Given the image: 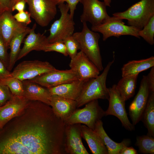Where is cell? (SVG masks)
Segmentation results:
<instances>
[{"instance_id": "cell-1", "label": "cell", "mask_w": 154, "mask_h": 154, "mask_svg": "<svg viewBox=\"0 0 154 154\" xmlns=\"http://www.w3.org/2000/svg\"><path fill=\"white\" fill-rule=\"evenodd\" d=\"M0 129V154H65V124L51 107L38 101L35 117Z\"/></svg>"}, {"instance_id": "cell-2", "label": "cell", "mask_w": 154, "mask_h": 154, "mask_svg": "<svg viewBox=\"0 0 154 154\" xmlns=\"http://www.w3.org/2000/svg\"><path fill=\"white\" fill-rule=\"evenodd\" d=\"M114 62V58L108 62L100 74L85 82L80 96L76 100L77 108L94 100H108L109 95L106 80L111 67Z\"/></svg>"}, {"instance_id": "cell-3", "label": "cell", "mask_w": 154, "mask_h": 154, "mask_svg": "<svg viewBox=\"0 0 154 154\" xmlns=\"http://www.w3.org/2000/svg\"><path fill=\"white\" fill-rule=\"evenodd\" d=\"M72 36L77 42L79 50L94 64L100 71L104 68L99 45V34L91 30L86 23H83L82 31L74 33Z\"/></svg>"}, {"instance_id": "cell-4", "label": "cell", "mask_w": 154, "mask_h": 154, "mask_svg": "<svg viewBox=\"0 0 154 154\" xmlns=\"http://www.w3.org/2000/svg\"><path fill=\"white\" fill-rule=\"evenodd\" d=\"M113 16L126 19L129 26L141 30L154 15V0H141L126 11L113 14Z\"/></svg>"}, {"instance_id": "cell-5", "label": "cell", "mask_w": 154, "mask_h": 154, "mask_svg": "<svg viewBox=\"0 0 154 154\" xmlns=\"http://www.w3.org/2000/svg\"><path fill=\"white\" fill-rule=\"evenodd\" d=\"M61 15L55 21L49 29L50 35L47 37L49 43L63 41L74 34L75 23L73 18L71 17L68 11L67 4L60 3L58 5Z\"/></svg>"}, {"instance_id": "cell-6", "label": "cell", "mask_w": 154, "mask_h": 154, "mask_svg": "<svg viewBox=\"0 0 154 154\" xmlns=\"http://www.w3.org/2000/svg\"><path fill=\"white\" fill-rule=\"evenodd\" d=\"M82 108L76 109L64 123L65 125L83 124L94 130L96 122L105 116V111L99 105L98 100L87 103Z\"/></svg>"}, {"instance_id": "cell-7", "label": "cell", "mask_w": 154, "mask_h": 154, "mask_svg": "<svg viewBox=\"0 0 154 154\" xmlns=\"http://www.w3.org/2000/svg\"><path fill=\"white\" fill-rule=\"evenodd\" d=\"M91 30L93 31L101 33L104 41L111 37L118 38L125 35L140 38L138 34L139 30L133 26L125 25L122 19L114 16H110L99 25L92 26Z\"/></svg>"}, {"instance_id": "cell-8", "label": "cell", "mask_w": 154, "mask_h": 154, "mask_svg": "<svg viewBox=\"0 0 154 154\" xmlns=\"http://www.w3.org/2000/svg\"><path fill=\"white\" fill-rule=\"evenodd\" d=\"M31 17L42 27H45L55 18L57 13L56 0H25Z\"/></svg>"}, {"instance_id": "cell-9", "label": "cell", "mask_w": 154, "mask_h": 154, "mask_svg": "<svg viewBox=\"0 0 154 154\" xmlns=\"http://www.w3.org/2000/svg\"><path fill=\"white\" fill-rule=\"evenodd\" d=\"M56 69L49 62L38 60L23 61L11 72L12 77L22 81L32 79Z\"/></svg>"}, {"instance_id": "cell-10", "label": "cell", "mask_w": 154, "mask_h": 154, "mask_svg": "<svg viewBox=\"0 0 154 154\" xmlns=\"http://www.w3.org/2000/svg\"><path fill=\"white\" fill-rule=\"evenodd\" d=\"M108 89L109 104L108 109L105 111V116H114L119 119L123 126L127 130H134L135 126L130 122L127 117L125 108V101L121 96L116 84L113 85Z\"/></svg>"}, {"instance_id": "cell-11", "label": "cell", "mask_w": 154, "mask_h": 154, "mask_svg": "<svg viewBox=\"0 0 154 154\" xmlns=\"http://www.w3.org/2000/svg\"><path fill=\"white\" fill-rule=\"evenodd\" d=\"M83 5V12L80 17L82 23L88 22L92 26L102 23L110 17L107 11L106 6L103 2L99 0H80Z\"/></svg>"}, {"instance_id": "cell-12", "label": "cell", "mask_w": 154, "mask_h": 154, "mask_svg": "<svg viewBox=\"0 0 154 154\" xmlns=\"http://www.w3.org/2000/svg\"><path fill=\"white\" fill-rule=\"evenodd\" d=\"M78 80L77 74L70 69L64 70L56 69L28 80L49 88Z\"/></svg>"}, {"instance_id": "cell-13", "label": "cell", "mask_w": 154, "mask_h": 154, "mask_svg": "<svg viewBox=\"0 0 154 154\" xmlns=\"http://www.w3.org/2000/svg\"><path fill=\"white\" fill-rule=\"evenodd\" d=\"M150 91L147 76H143L138 93L129 107V114L134 125L141 120Z\"/></svg>"}, {"instance_id": "cell-14", "label": "cell", "mask_w": 154, "mask_h": 154, "mask_svg": "<svg viewBox=\"0 0 154 154\" xmlns=\"http://www.w3.org/2000/svg\"><path fill=\"white\" fill-rule=\"evenodd\" d=\"M69 66L80 80H88L100 74V71L96 66L81 51L71 59Z\"/></svg>"}, {"instance_id": "cell-15", "label": "cell", "mask_w": 154, "mask_h": 154, "mask_svg": "<svg viewBox=\"0 0 154 154\" xmlns=\"http://www.w3.org/2000/svg\"><path fill=\"white\" fill-rule=\"evenodd\" d=\"M80 123L65 125L64 149L66 154H89L82 141Z\"/></svg>"}, {"instance_id": "cell-16", "label": "cell", "mask_w": 154, "mask_h": 154, "mask_svg": "<svg viewBox=\"0 0 154 154\" xmlns=\"http://www.w3.org/2000/svg\"><path fill=\"white\" fill-rule=\"evenodd\" d=\"M30 28L18 22L11 11H4L0 15V35L8 48L11 39L15 35Z\"/></svg>"}, {"instance_id": "cell-17", "label": "cell", "mask_w": 154, "mask_h": 154, "mask_svg": "<svg viewBox=\"0 0 154 154\" xmlns=\"http://www.w3.org/2000/svg\"><path fill=\"white\" fill-rule=\"evenodd\" d=\"M29 101L23 97L13 95L9 100L0 107V129L19 114L27 106Z\"/></svg>"}, {"instance_id": "cell-18", "label": "cell", "mask_w": 154, "mask_h": 154, "mask_svg": "<svg viewBox=\"0 0 154 154\" xmlns=\"http://www.w3.org/2000/svg\"><path fill=\"white\" fill-rule=\"evenodd\" d=\"M36 27V24H35L25 39L23 46L20 50L17 60L25 56L33 50L42 51L44 46L49 43L47 37L43 34L35 32Z\"/></svg>"}, {"instance_id": "cell-19", "label": "cell", "mask_w": 154, "mask_h": 154, "mask_svg": "<svg viewBox=\"0 0 154 154\" xmlns=\"http://www.w3.org/2000/svg\"><path fill=\"white\" fill-rule=\"evenodd\" d=\"M50 106L54 114L64 122L77 108L76 100L55 95L51 96Z\"/></svg>"}, {"instance_id": "cell-20", "label": "cell", "mask_w": 154, "mask_h": 154, "mask_svg": "<svg viewBox=\"0 0 154 154\" xmlns=\"http://www.w3.org/2000/svg\"><path fill=\"white\" fill-rule=\"evenodd\" d=\"M22 82L24 98L29 101H40L50 106L52 95L47 88L28 80Z\"/></svg>"}, {"instance_id": "cell-21", "label": "cell", "mask_w": 154, "mask_h": 154, "mask_svg": "<svg viewBox=\"0 0 154 154\" xmlns=\"http://www.w3.org/2000/svg\"><path fill=\"white\" fill-rule=\"evenodd\" d=\"M87 81L78 80L47 88L52 95H57L76 101Z\"/></svg>"}, {"instance_id": "cell-22", "label": "cell", "mask_w": 154, "mask_h": 154, "mask_svg": "<svg viewBox=\"0 0 154 154\" xmlns=\"http://www.w3.org/2000/svg\"><path fill=\"white\" fill-rule=\"evenodd\" d=\"M81 131L82 137L87 142L92 153L108 154L102 140L94 130L85 125H81Z\"/></svg>"}, {"instance_id": "cell-23", "label": "cell", "mask_w": 154, "mask_h": 154, "mask_svg": "<svg viewBox=\"0 0 154 154\" xmlns=\"http://www.w3.org/2000/svg\"><path fill=\"white\" fill-rule=\"evenodd\" d=\"M102 140L108 151V154H119L120 151L124 147H128L131 143L130 139H125L118 143L113 141L108 136L105 131L101 120L98 121L94 130Z\"/></svg>"}, {"instance_id": "cell-24", "label": "cell", "mask_w": 154, "mask_h": 154, "mask_svg": "<svg viewBox=\"0 0 154 154\" xmlns=\"http://www.w3.org/2000/svg\"><path fill=\"white\" fill-rule=\"evenodd\" d=\"M154 66V57L132 60L124 64L121 69L122 77L138 75L140 72Z\"/></svg>"}, {"instance_id": "cell-25", "label": "cell", "mask_w": 154, "mask_h": 154, "mask_svg": "<svg viewBox=\"0 0 154 154\" xmlns=\"http://www.w3.org/2000/svg\"><path fill=\"white\" fill-rule=\"evenodd\" d=\"M138 75L122 77L116 84L117 89L125 101L135 94Z\"/></svg>"}, {"instance_id": "cell-26", "label": "cell", "mask_w": 154, "mask_h": 154, "mask_svg": "<svg viewBox=\"0 0 154 154\" xmlns=\"http://www.w3.org/2000/svg\"><path fill=\"white\" fill-rule=\"evenodd\" d=\"M31 28L27 31L15 35L11 39L9 46L10 53L7 69L9 71L12 69L17 58L20 50L21 44L25 36L29 34Z\"/></svg>"}, {"instance_id": "cell-27", "label": "cell", "mask_w": 154, "mask_h": 154, "mask_svg": "<svg viewBox=\"0 0 154 154\" xmlns=\"http://www.w3.org/2000/svg\"><path fill=\"white\" fill-rule=\"evenodd\" d=\"M147 129V135L154 137V92H150L141 119Z\"/></svg>"}, {"instance_id": "cell-28", "label": "cell", "mask_w": 154, "mask_h": 154, "mask_svg": "<svg viewBox=\"0 0 154 154\" xmlns=\"http://www.w3.org/2000/svg\"><path fill=\"white\" fill-rule=\"evenodd\" d=\"M139 151L143 154H154V137L147 135L137 137L135 143Z\"/></svg>"}, {"instance_id": "cell-29", "label": "cell", "mask_w": 154, "mask_h": 154, "mask_svg": "<svg viewBox=\"0 0 154 154\" xmlns=\"http://www.w3.org/2000/svg\"><path fill=\"white\" fill-rule=\"evenodd\" d=\"M0 82L7 86L13 95L23 97L24 89L22 81L11 76L0 80Z\"/></svg>"}, {"instance_id": "cell-30", "label": "cell", "mask_w": 154, "mask_h": 154, "mask_svg": "<svg viewBox=\"0 0 154 154\" xmlns=\"http://www.w3.org/2000/svg\"><path fill=\"white\" fill-rule=\"evenodd\" d=\"M139 37H141L151 45L154 44V15L150 19L148 23L138 33Z\"/></svg>"}, {"instance_id": "cell-31", "label": "cell", "mask_w": 154, "mask_h": 154, "mask_svg": "<svg viewBox=\"0 0 154 154\" xmlns=\"http://www.w3.org/2000/svg\"><path fill=\"white\" fill-rule=\"evenodd\" d=\"M63 42L66 46L68 55L71 59L73 58L79 50L77 42L72 35L66 38Z\"/></svg>"}, {"instance_id": "cell-32", "label": "cell", "mask_w": 154, "mask_h": 154, "mask_svg": "<svg viewBox=\"0 0 154 154\" xmlns=\"http://www.w3.org/2000/svg\"><path fill=\"white\" fill-rule=\"evenodd\" d=\"M42 51L45 52L55 51L60 53L65 56H68L66 46L62 41L48 43L44 46Z\"/></svg>"}, {"instance_id": "cell-33", "label": "cell", "mask_w": 154, "mask_h": 154, "mask_svg": "<svg viewBox=\"0 0 154 154\" xmlns=\"http://www.w3.org/2000/svg\"><path fill=\"white\" fill-rule=\"evenodd\" d=\"M12 95L8 87L0 82V107L4 105Z\"/></svg>"}, {"instance_id": "cell-34", "label": "cell", "mask_w": 154, "mask_h": 154, "mask_svg": "<svg viewBox=\"0 0 154 154\" xmlns=\"http://www.w3.org/2000/svg\"><path fill=\"white\" fill-rule=\"evenodd\" d=\"M13 17L18 22L25 25L29 24L31 22L30 14L27 11L24 10L18 12L13 15Z\"/></svg>"}, {"instance_id": "cell-35", "label": "cell", "mask_w": 154, "mask_h": 154, "mask_svg": "<svg viewBox=\"0 0 154 154\" xmlns=\"http://www.w3.org/2000/svg\"><path fill=\"white\" fill-rule=\"evenodd\" d=\"M8 49L3 38L0 35V59L3 62L7 68L9 61V57L7 52Z\"/></svg>"}, {"instance_id": "cell-36", "label": "cell", "mask_w": 154, "mask_h": 154, "mask_svg": "<svg viewBox=\"0 0 154 154\" xmlns=\"http://www.w3.org/2000/svg\"><path fill=\"white\" fill-rule=\"evenodd\" d=\"M80 0H56L57 5L60 3L66 2L69 7V13L71 17L72 18H73L76 6L78 3L80 2Z\"/></svg>"}, {"instance_id": "cell-37", "label": "cell", "mask_w": 154, "mask_h": 154, "mask_svg": "<svg viewBox=\"0 0 154 154\" xmlns=\"http://www.w3.org/2000/svg\"><path fill=\"white\" fill-rule=\"evenodd\" d=\"M12 76L3 62L0 59V80Z\"/></svg>"}, {"instance_id": "cell-38", "label": "cell", "mask_w": 154, "mask_h": 154, "mask_svg": "<svg viewBox=\"0 0 154 154\" xmlns=\"http://www.w3.org/2000/svg\"><path fill=\"white\" fill-rule=\"evenodd\" d=\"M147 77L150 92H154V66L151 68Z\"/></svg>"}, {"instance_id": "cell-39", "label": "cell", "mask_w": 154, "mask_h": 154, "mask_svg": "<svg viewBox=\"0 0 154 154\" xmlns=\"http://www.w3.org/2000/svg\"><path fill=\"white\" fill-rule=\"evenodd\" d=\"M26 3L25 0H21L18 1L11 8L12 11L17 10L19 12L24 11Z\"/></svg>"}, {"instance_id": "cell-40", "label": "cell", "mask_w": 154, "mask_h": 154, "mask_svg": "<svg viewBox=\"0 0 154 154\" xmlns=\"http://www.w3.org/2000/svg\"><path fill=\"white\" fill-rule=\"evenodd\" d=\"M0 7L1 13L5 11H12L10 0H0Z\"/></svg>"}, {"instance_id": "cell-41", "label": "cell", "mask_w": 154, "mask_h": 154, "mask_svg": "<svg viewBox=\"0 0 154 154\" xmlns=\"http://www.w3.org/2000/svg\"><path fill=\"white\" fill-rule=\"evenodd\" d=\"M137 151L133 147H125L123 148L120 151L119 154H137Z\"/></svg>"}, {"instance_id": "cell-42", "label": "cell", "mask_w": 154, "mask_h": 154, "mask_svg": "<svg viewBox=\"0 0 154 154\" xmlns=\"http://www.w3.org/2000/svg\"><path fill=\"white\" fill-rule=\"evenodd\" d=\"M112 0H103L106 6L110 7Z\"/></svg>"}, {"instance_id": "cell-43", "label": "cell", "mask_w": 154, "mask_h": 154, "mask_svg": "<svg viewBox=\"0 0 154 154\" xmlns=\"http://www.w3.org/2000/svg\"><path fill=\"white\" fill-rule=\"evenodd\" d=\"M21 0H10L11 10L12 7L18 1Z\"/></svg>"}, {"instance_id": "cell-44", "label": "cell", "mask_w": 154, "mask_h": 154, "mask_svg": "<svg viewBox=\"0 0 154 154\" xmlns=\"http://www.w3.org/2000/svg\"><path fill=\"white\" fill-rule=\"evenodd\" d=\"M1 13V11L0 7V15Z\"/></svg>"}]
</instances>
